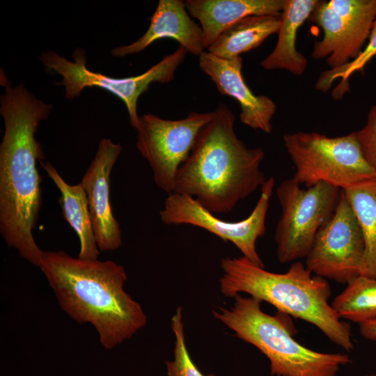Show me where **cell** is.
<instances>
[{"mask_svg":"<svg viewBox=\"0 0 376 376\" xmlns=\"http://www.w3.org/2000/svg\"><path fill=\"white\" fill-rule=\"evenodd\" d=\"M5 82L0 98L4 122L0 145V233L9 247L39 267L44 251L33 230L42 202L37 162L44 159L45 153L35 135L53 105L37 98L23 84L13 86Z\"/></svg>","mask_w":376,"mask_h":376,"instance_id":"obj_1","label":"cell"},{"mask_svg":"<svg viewBox=\"0 0 376 376\" xmlns=\"http://www.w3.org/2000/svg\"><path fill=\"white\" fill-rule=\"evenodd\" d=\"M39 268L62 310L78 324L93 325L104 349H113L146 325L141 304L124 290L126 272L115 262L48 251Z\"/></svg>","mask_w":376,"mask_h":376,"instance_id":"obj_2","label":"cell"},{"mask_svg":"<svg viewBox=\"0 0 376 376\" xmlns=\"http://www.w3.org/2000/svg\"><path fill=\"white\" fill-rule=\"evenodd\" d=\"M214 113L179 168L173 193L193 197L210 212L221 214L232 211L267 178L260 170L263 149L249 148L237 136L235 116L225 104L219 103Z\"/></svg>","mask_w":376,"mask_h":376,"instance_id":"obj_3","label":"cell"},{"mask_svg":"<svg viewBox=\"0 0 376 376\" xmlns=\"http://www.w3.org/2000/svg\"><path fill=\"white\" fill-rule=\"evenodd\" d=\"M221 266L224 273L219 284L224 296L249 294L269 303L279 313L313 324L345 350L353 349L350 325L340 320L328 302L329 283L321 276H313L301 261L292 263L284 273L267 271L244 256L224 258Z\"/></svg>","mask_w":376,"mask_h":376,"instance_id":"obj_4","label":"cell"},{"mask_svg":"<svg viewBox=\"0 0 376 376\" xmlns=\"http://www.w3.org/2000/svg\"><path fill=\"white\" fill-rule=\"evenodd\" d=\"M260 303L237 295L231 308L219 307L213 314L267 357L272 375L337 376L340 367L351 362L346 354L320 352L301 345L283 318L265 313Z\"/></svg>","mask_w":376,"mask_h":376,"instance_id":"obj_5","label":"cell"},{"mask_svg":"<svg viewBox=\"0 0 376 376\" xmlns=\"http://www.w3.org/2000/svg\"><path fill=\"white\" fill-rule=\"evenodd\" d=\"M295 166L293 179L311 187L325 182L340 189L376 177L355 132L336 137L298 132L283 136Z\"/></svg>","mask_w":376,"mask_h":376,"instance_id":"obj_6","label":"cell"},{"mask_svg":"<svg viewBox=\"0 0 376 376\" xmlns=\"http://www.w3.org/2000/svg\"><path fill=\"white\" fill-rule=\"evenodd\" d=\"M187 53L185 48L180 45L145 72L124 78H113L88 69L86 52L81 48L75 51L72 61L52 50L42 52L39 60L47 70L61 76L57 85L65 87V97L68 100L79 97L84 88L92 87L104 89L120 99L127 108L131 126L136 130L139 125L137 103L140 95L148 90L152 83L171 81Z\"/></svg>","mask_w":376,"mask_h":376,"instance_id":"obj_7","label":"cell"},{"mask_svg":"<svg viewBox=\"0 0 376 376\" xmlns=\"http://www.w3.org/2000/svg\"><path fill=\"white\" fill-rule=\"evenodd\" d=\"M340 191L325 182L303 189L293 178L281 182L276 195L281 215L274 235L281 263L307 256L318 230L334 213Z\"/></svg>","mask_w":376,"mask_h":376,"instance_id":"obj_8","label":"cell"},{"mask_svg":"<svg viewBox=\"0 0 376 376\" xmlns=\"http://www.w3.org/2000/svg\"><path fill=\"white\" fill-rule=\"evenodd\" d=\"M214 113L191 111L179 120L163 119L152 113L140 116L136 148L151 167L157 186L168 194L173 193L179 168Z\"/></svg>","mask_w":376,"mask_h":376,"instance_id":"obj_9","label":"cell"},{"mask_svg":"<svg viewBox=\"0 0 376 376\" xmlns=\"http://www.w3.org/2000/svg\"><path fill=\"white\" fill-rule=\"evenodd\" d=\"M274 183L273 177L267 179L260 187V196L253 211L241 221L219 219L193 197L177 193L168 195L159 212L160 219L166 225L187 224L205 229L224 242H232L244 257L264 267L257 252L256 242L266 230V216Z\"/></svg>","mask_w":376,"mask_h":376,"instance_id":"obj_10","label":"cell"},{"mask_svg":"<svg viewBox=\"0 0 376 376\" xmlns=\"http://www.w3.org/2000/svg\"><path fill=\"white\" fill-rule=\"evenodd\" d=\"M365 241L344 194L329 219L318 230L306 257V267L317 276L347 284L361 275Z\"/></svg>","mask_w":376,"mask_h":376,"instance_id":"obj_11","label":"cell"},{"mask_svg":"<svg viewBox=\"0 0 376 376\" xmlns=\"http://www.w3.org/2000/svg\"><path fill=\"white\" fill-rule=\"evenodd\" d=\"M309 19L324 32L314 43L313 58L339 68L363 50L376 19V0L319 1Z\"/></svg>","mask_w":376,"mask_h":376,"instance_id":"obj_12","label":"cell"},{"mask_svg":"<svg viewBox=\"0 0 376 376\" xmlns=\"http://www.w3.org/2000/svg\"><path fill=\"white\" fill-rule=\"evenodd\" d=\"M123 147L104 138L80 183L88 202L97 247L100 251H114L122 245L120 224L110 202V175Z\"/></svg>","mask_w":376,"mask_h":376,"instance_id":"obj_13","label":"cell"},{"mask_svg":"<svg viewBox=\"0 0 376 376\" xmlns=\"http://www.w3.org/2000/svg\"><path fill=\"white\" fill-rule=\"evenodd\" d=\"M198 65L221 94L237 100L241 109L240 119L243 124L265 133L272 132L271 121L276 105L269 97L256 95L250 90L242 73L241 56L225 59L205 51L198 56Z\"/></svg>","mask_w":376,"mask_h":376,"instance_id":"obj_14","label":"cell"},{"mask_svg":"<svg viewBox=\"0 0 376 376\" xmlns=\"http://www.w3.org/2000/svg\"><path fill=\"white\" fill-rule=\"evenodd\" d=\"M150 24L146 33L132 43L114 47L113 56L124 57L139 53L159 39L173 38L187 52L199 56L205 51L201 26L192 20L181 0H159L150 17Z\"/></svg>","mask_w":376,"mask_h":376,"instance_id":"obj_15","label":"cell"},{"mask_svg":"<svg viewBox=\"0 0 376 376\" xmlns=\"http://www.w3.org/2000/svg\"><path fill=\"white\" fill-rule=\"evenodd\" d=\"M189 15L197 19L207 49L226 29L252 15L280 17L285 0H187Z\"/></svg>","mask_w":376,"mask_h":376,"instance_id":"obj_16","label":"cell"},{"mask_svg":"<svg viewBox=\"0 0 376 376\" xmlns=\"http://www.w3.org/2000/svg\"><path fill=\"white\" fill-rule=\"evenodd\" d=\"M319 0H285L280 15L278 40L272 52L260 65L267 70H285L300 76L308 65L307 58L296 48L297 33L309 18Z\"/></svg>","mask_w":376,"mask_h":376,"instance_id":"obj_17","label":"cell"},{"mask_svg":"<svg viewBox=\"0 0 376 376\" xmlns=\"http://www.w3.org/2000/svg\"><path fill=\"white\" fill-rule=\"evenodd\" d=\"M39 162L61 192L59 203L63 217L79 240L78 257L81 259H98L100 251L96 243L88 202L81 184L68 185L49 162L40 160Z\"/></svg>","mask_w":376,"mask_h":376,"instance_id":"obj_18","label":"cell"},{"mask_svg":"<svg viewBox=\"0 0 376 376\" xmlns=\"http://www.w3.org/2000/svg\"><path fill=\"white\" fill-rule=\"evenodd\" d=\"M279 25L280 17H246L222 32L207 52L225 59L239 57L260 46L272 34L277 33Z\"/></svg>","mask_w":376,"mask_h":376,"instance_id":"obj_19","label":"cell"},{"mask_svg":"<svg viewBox=\"0 0 376 376\" xmlns=\"http://www.w3.org/2000/svg\"><path fill=\"white\" fill-rule=\"evenodd\" d=\"M342 190L364 237L365 256L361 276L376 279V177Z\"/></svg>","mask_w":376,"mask_h":376,"instance_id":"obj_20","label":"cell"},{"mask_svg":"<svg viewBox=\"0 0 376 376\" xmlns=\"http://www.w3.org/2000/svg\"><path fill=\"white\" fill-rule=\"evenodd\" d=\"M331 305L340 318L359 324L376 320V279L354 278Z\"/></svg>","mask_w":376,"mask_h":376,"instance_id":"obj_21","label":"cell"},{"mask_svg":"<svg viewBox=\"0 0 376 376\" xmlns=\"http://www.w3.org/2000/svg\"><path fill=\"white\" fill-rule=\"evenodd\" d=\"M375 56H376V19L369 35L368 44L359 55L343 66L322 72L316 81V89L323 93L327 92L334 81L340 79V82L333 91L332 97L336 100L341 99L345 93L350 91L348 81L350 77L355 72L363 71Z\"/></svg>","mask_w":376,"mask_h":376,"instance_id":"obj_22","label":"cell"},{"mask_svg":"<svg viewBox=\"0 0 376 376\" xmlns=\"http://www.w3.org/2000/svg\"><path fill=\"white\" fill-rule=\"evenodd\" d=\"M356 136L361 145L368 163L376 175V115L370 110L367 122L359 131Z\"/></svg>","mask_w":376,"mask_h":376,"instance_id":"obj_23","label":"cell"},{"mask_svg":"<svg viewBox=\"0 0 376 376\" xmlns=\"http://www.w3.org/2000/svg\"><path fill=\"white\" fill-rule=\"evenodd\" d=\"M361 335L366 339L376 340V320L359 324Z\"/></svg>","mask_w":376,"mask_h":376,"instance_id":"obj_24","label":"cell"},{"mask_svg":"<svg viewBox=\"0 0 376 376\" xmlns=\"http://www.w3.org/2000/svg\"><path fill=\"white\" fill-rule=\"evenodd\" d=\"M376 115V104L370 109Z\"/></svg>","mask_w":376,"mask_h":376,"instance_id":"obj_25","label":"cell"}]
</instances>
